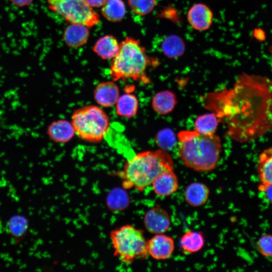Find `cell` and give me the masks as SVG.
I'll list each match as a JSON object with an SVG mask.
<instances>
[{
	"label": "cell",
	"instance_id": "44dd1931",
	"mask_svg": "<svg viewBox=\"0 0 272 272\" xmlns=\"http://www.w3.org/2000/svg\"><path fill=\"white\" fill-rule=\"evenodd\" d=\"M257 169L260 184H272V146L259 154Z\"/></svg>",
	"mask_w": 272,
	"mask_h": 272
},
{
	"label": "cell",
	"instance_id": "277c9868",
	"mask_svg": "<svg viewBox=\"0 0 272 272\" xmlns=\"http://www.w3.org/2000/svg\"><path fill=\"white\" fill-rule=\"evenodd\" d=\"M157 63L148 55L139 39L127 36L120 43L118 52L111 59L110 75L114 82L131 79L148 84L151 81L147 69Z\"/></svg>",
	"mask_w": 272,
	"mask_h": 272
},
{
	"label": "cell",
	"instance_id": "5b68a950",
	"mask_svg": "<svg viewBox=\"0 0 272 272\" xmlns=\"http://www.w3.org/2000/svg\"><path fill=\"white\" fill-rule=\"evenodd\" d=\"M110 238L114 255L123 263H131L148 255L144 232L133 225L126 224L112 230Z\"/></svg>",
	"mask_w": 272,
	"mask_h": 272
},
{
	"label": "cell",
	"instance_id": "ffe728a7",
	"mask_svg": "<svg viewBox=\"0 0 272 272\" xmlns=\"http://www.w3.org/2000/svg\"><path fill=\"white\" fill-rule=\"evenodd\" d=\"M205 244L202 233L197 231H186L180 240V248L183 253L190 254L200 250Z\"/></svg>",
	"mask_w": 272,
	"mask_h": 272
},
{
	"label": "cell",
	"instance_id": "cb8c5ba5",
	"mask_svg": "<svg viewBox=\"0 0 272 272\" xmlns=\"http://www.w3.org/2000/svg\"><path fill=\"white\" fill-rule=\"evenodd\" d=\"M29 227L27 220L21 215L12 217L7 223L9 233L14 238L20 239L27 232Z\"/></svg>",
	"mask_w": 272,
	"mask_h": 272
},
{
	"label": "cell",
	"instance_id": "2e32d148",
	"mask_svg": "<svg viewBox=\"0 0 272 272\" xmlns=\"http://www.w3.org/2000/svg\"><path fill=\"white\" fill-rule=\"evenodd\" d=\"M119 47L120 43L116 37L112 35H106L96 41L93 50L103 59H112L117 54Z\"/></svg>",
	"mask_w": 272,
	"mask_h": 272
},
{
	"label": "cell",
	"instance_id": "52a82bcc",
	"mask_svg": "<svg viewBox=\"0 0 272 272\" xmlns=\"http://www.w3.org/2000/svg\"><path fill=\"white\" fill-rule=\"evenodd\" d=\"M48 8L69 23H79L88 27L100 22V16L85 0H45Z\"/></svg>",
	"mask_w": 272,
	"mask_h": 272
},
{
	"label": "cell",
	"instance_id": "ba28073f",
	"mask_svg": "<svg viewBox=\"0 0 272 272\" xmlns=\"http://www.w3.org/2000/svg\"><path fill=\"white\" fill-rule=\"evenodd\" d=\"M144 224L149 232L154 234H164L170 227L171 219L165 209L156 206L146 212Z\"/></svg>",
	"mask_w": 272,
	"mask_h": 272
},
{
	"label": "cell",
	"instance_id": "484cf974",
	"mask_svg": "<svg viewBox=\"0 0 272 272\" xmlns=\"http://www.w3.org/2000/svg\"><path fill=\"white\" fill-rule=\"evenodd\" d=\"M156 142L161 149L167 151L174 147L176 142V138L172 130L166 128L157 133Z\"/></svg>",
	"mask_w": 272,
	"mask_h": 272
},
{
	"label": "cell",
	"instance_id": "7402d4cb",
	"mask_svg": "<svg viewBox=\"0 0 272 272\" xmlns=\"http://www.w3.org/2000/svg\"><path fill=\"white\" fill-rule=\"evenodd\" d=\"M101 12L108 21L118 22L124 17L126 7L122 0H106L101 7Z\"/></svg>",
	"mask_w": 272,
	"mask_h": 272
},
{
	"label": "cell",
	"instance_id": "7c38bea8",
	"mask_svg": "<svg viewBox=\"0 0 272 272\" xmlns=\"http://www.w3.org/2000/svg\"><path fill=\"white\" fill-rule=\"evenodd\" d=\"M46 133L49 140L56 144H64L70 141L76 134L71 122L65 119H57L47 127Z\"/></svg>",
	"mask_w": 272,
	"mask_h": 272
},
{
	"label": "cell",
	"instance_id": "e0dca14e",
	"mask_svg": "<svg viewBox=\"0 0 272 272\" xmlns=\"http://www.w3.org/2000/svg\"><path fill=\"white\" fill-rule=\"evenodd\" d=\"M177 104L175 94L170 90L156 93L152 99V106L158 114L165 115L171 113Z\"/></svg>",
	"mask_w": 272,
	"mask_h": 272
},
{
	"label": "cell",
	"instance_id": "4dcf8cb0",
	"mask_svg": "<svg viewBox=\"0 0 272 272\" xmlns=\"http://www.w3.org/2000/svg\"><path fill=\"white\" fill-rule=\"evenodd\" d=\"M269 52L272 56V44L270 45V46H269Z\"/></svg>",
	"mask_w": 272,
	"mask_h": 272
},
{
	"label": "cell",
	"instance_id": "3957f363",
	"mask_svg": "<svg viewBox=\"0 0 272 272\" xmlns=\"http://www.w3.org/2000/svg\"><path fill=\"white\" fill-rule=\"evenodd\" d=\"M174 163L169 153L162 149L140 152L127 160L118 172L123 187L144 191L155 178L169 169Z\"/></svg>",
	"mask_w": 272,
	"mask_h": 272
},
{
	"label": "cell",
	"instance_id": "83f0119b",
	"mask_svg": "<svg viewBox=\"0 0 272 272\" xmlns=\"http://www.w3.org/2000/svg\"><path fill=\"white\" fill-rule=\"evenodd\" d=\"M258 190L263 193L266 200L269 203L272 204V184H259L258 186Z\"/></svg>",
	"mask_w": 272,
	"mask_h": 272
},
{
	"label": "cell",
	"instance_id": "8fae6325",
	"mask_svg": "<svg viewBox=\"0 0 272 272\" xmlns=\"http://www.w3.org/2000/svg\"><path fill=\"white\" fill-rule=\"evenodd\" d=\"M119 89L113 81L100 82L94 90L93 96L96 103L105 108L115 105L119 97Z\"/></svg>",
	"mask_w": 272,
	"mask_h": 272
},
{
	"label": "cell",
	"instance_id": "4316f807",
	"mask_svg": "<svg viewBox=\"0 0 272 272\" xmlns=\"http://www.w3.org/2000/svg\"><path fill=\"white\" fill-rule=\"evenodd\" d=\"M258 251L263 256L272 257V234H265L256 243Z\"/></svg>",
	"mask_w": 272,
	"mask_h": 272
},
{
	"label": "cell",
	"instance_id": "ac0fdd59",
	"mask_svg": "<svg viewBox=\"0 0 272 272\" xmlns=\"http://www.w3.org/2000/svg\"><path fill=\"white\" fill-rule=\"evenodd\" d=\"M160 48L161 52L169 58H177L182 55L185 51V44L183 39L175 34L164 37Z\"/></svg>",
	"mask_w": 272,
	"mask_h": 272
},
{
	"label": "cell",
	"instance_id": "8992f818",
	"mask_svg": "<svg viewBox=\"0 0 272 272\" xmlns=\"http://www.w3.org/2000/svg\"><path fill=\"white\" fill-rule=\"evenodd\" d=\"M76 134L90 143H99L106 135L110 126L108 116L100 107L88 105L76 110L71 121Z\"/></svg>",
	"mask_w": 272,
	"mask_h": 272
},
{
	"label": "cell",
	"instance_id": "d6986e66",
	"mask_svg": "<svg viewBox=\"0 0 272 272\" xmlns=\"http://www.w3.org/2000/svg\"><path fill=\"white\" fill-rule=\"evenodd\" d=\"M139 104L138 99L134 94L130 92H125L119 96L116 103V113L121 117L131 118L137 114Z\"/></svg>",
	"mask_w": 272,
	"mask_h": 272
},
{
	"label": "cell",
	"instance_id": "d4e9b609",
	"mask_svg": "<svg viewBox=\"0 0 272 272\" xmlns=\"http://www.w3.org/2000/svg\"><path fill=\"white\" fill-rule=\"evenodd\" d=\"M127 2L134 14L145 16L154 10L156 6L157 0H127Z\"/></svg>",
	"mask_w": 272,
	"mask_h": 272
},
{
	"label": "cell",
	"instance_id": "5bb4252c",
	"mask_svg": "<svg viewBox=\"0 0 272 272\" xmlns=\"http://www.w3.org/2000/svg\"><path fill=\"white\" fill-rule=\"evenodd\" d=\"M89 27L79 23H71L65 28L63 39L69 47L77 48L84 45L88 41L89 36Z\"/></svg>",
	"mask_w": 272,
	"mask_h": 272
},
{
	"label": "cell",
	"instance_id": "7a4b0ae2",
	"mask_svg": "<svg viewBox=\"0 0 272 272\" xmlns=\"http://www.w3.org/2000/svg\"><path fill=\"white\" fill-rule=\"evenodd\" d=\"M177 139L178 155L186 167L198 172L216 168L222 151L219 136L184 130L178 132Z\"/></svg>",
	"mask_w": 272,
	"mask_h": 272
},
{
	"label": "cell",
	"instance_id": "603a6c76",
	"mask_svg": "<svg viewBox=\"0 0 272 272\" xmlns=\"http://www.w3.org/2000/svg\"><path fill=\"white\" fill-rule=\"evenodd\" d=\"M219 122V119L215 112L205 113L196 118L194 123V130L203 134H214Z\"/></svg>",
	"mask_w": 272,
	"mask_h": 272
},
{
	"label": "cell",
	"instance_id": "f546056e",
	"mask_svg": "<svg viewBox=\"0 0 272 272\" xmlns=\"http://www.w3.org/2000/svg\"><path fill=\"white\" fill-rule=\"evenodd\" d=\"M12 3L18 7H24L29 6L33 0H10Z\"/></svg>",
	"mask_w": 272,
	"mask_h": 272
},
{
	"label": "cell",
	"instance_id": "6da1fadb",
	"mask_svg": "<svg viewBox=\"0 0 272 272\" xmlns=\"http://www.w3.org/2000/svg\"><path fill=\"white\" fill-rule=\"evenodd\" d=\"M201 101L236 141L248 142L272 130V80L266 77L243 73L232 88L209 93Z\"/></svg>",
	"mask_w": 272,
	"mask_h": 272
},
{
	"label": "cell",
	"instance_id": "4fadbf2b",
	"mask_svg": "<svg viewBox=\"0 0 272 272\" xmlns=\"http://www.w3.org/2000/svg\"><path fill=\"white\" fill-rule=\"evenodd\" d=\"M155 193L160 197H167L178 189L179 182L173 169L165 171L158 175L152 185Z\"/></svg>",
	"mask_w": 272,
	"mask_h": 272
},
{
	"label": "cell",
	"instance_id": "f1b7e54d",
	"mask_svg": "<svg viewBox=\"0 0 272 272\" xmlns=\"http://www.w3.org/2000/svg\"><path fill=\"white\" fill-rule=\"evenodd\" d=\"M87 4L92 8L101 7L106 0H85Z\"/></svg>",
	"mask_w": 272,
	"mask_h": 272
},
{
	"label": "cell",
	"instance_id": "9a60e30c",
	"mask_svg": "<svg viewBox=\"0 0 272 272\" xmlns=\"http://www.w3.org/2000/svg\"><path fill=\"white\" fill-rule=\"evenodd\" d=\"M209 195L210 189L208 186L199 182L189 184L184 191L185 201L193 207H199L206 204Z\"/></svg>",
	"mask_w": 272,
	"mask_h": 272
},
{
	"label": "cell",
	"instance_id": "9c48e42d",
	"mask_svg": "<svg viewBox=\"0 0 272 272\" xmlns=\"http://www.w3.org/2000/svg\"><path fill=\"white\" fill-rule=\"evenodd\" d=\"M187 20L194 30L203 32L209 30L214 20V14L211 9L203 3L193 5L187 11Z\"/></svg>",
	"mask_w": 272,
	"mask_h": 272
},
{
	"label": "cell",
	"instance_id": "30bf717a",
	"mask_svg": "<svg viewBox=\"0 0 272 272\" xmlns=\"http://www.w3.org/2000/svg\"><path fill=\"white\" fill-rule=\"evenodd\" d=\"M175 248L174 240L164 234H155L147 241L148 254L156 260H165L172 255Z\"/></svg>",
	"mask_w": 272,
	"mask_h": 272
}]
</instances>
